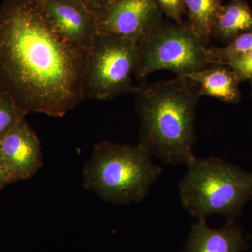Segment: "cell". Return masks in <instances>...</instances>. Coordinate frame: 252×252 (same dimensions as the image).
Wrapping results in <instances>:
<instances>
[{
	"label": "cell",
	"mask_w": 252,
	"mask_h": 252,
	"mask_svg": "<svg viewBox=\"0 0 252 252\" xmlns=\"http://www.w3.org/2000/svg\"><path fill=\"white\" fill-rule=\"evenodd\" d=\"M139 47L137 78L159 70L184 76L211 64L208 47L189 23L163 22Z\"/></svg>",
	"instance_id": "obj_6"
},
{
	"label": "cell",
	"mask_w": 252,
	"mask_h": 252,
	"mask_svg": "<svg viewBox=\"0 0 252 252\" xmlns=\"http://www.w3.org/2000/svg\"><path fill=\"white\" fill-rule=\"evenodd\" d=\"M136 107L141 144L152 157L170 165L195 160V123L200 97L198 86L184 76L137 86Z\"/></svg>",
	"instance_id": "obj_2"
},
{
	"label": "cell",
	"mask_w": 252,
	"mask_h": 252,
	"mask_svg": "<svg viewBox=\"0 0 252 252\" xmlns=\"http://www.w3.org/2000/svg\"><path fill=\"white\" fill-rule=\"evenodd\" d=\"M140 58L139 44L117 36L97 34L88 51L84 96L109 100L119 94L134 93Z\"/></svg>",
	"instance_id": "obj_5"
},
{
	"label": "cell",
	"mask_w": 252,
	"mask_h": 252,
	"mask_svg": "<svg viewBox=\"0 0 252 252\" xmlns=\"http://www.w3.org/2000/svg\"><path fill=\"white\" fill-rule=\"evenodd\" d=\"M9 184H11V182L5 165L4 158L1 152V144H0V192Z\"/></svg>",
	"instance_id": "obj_18"
},
{
	"label": "cell",
	"mask_w": 252,
	"mask_h": 252,
	"mask_svg": "<svg viewBox=\"0 0 252 252\" xmlns=\"http://www.w3.org/2000/svg\"><path fill=\"white\" fill-rule=\"evenodd\" d=\"M183 4L189 24L207 46L214 23L223 5L222 0H183Z\"/></svg>",
	"instance_id": "obj_13"
},
{
	"label": "cell",
	"mask_w": 252,
	"mask_h": 252,
	"mask_svg": "<svg viewBox=\"0 0 252 252\" xmlns=\"http://www.w3.org/2000/svg\"><path fill=\"white\" fill-rule=\"evenodd\" d=\"M93 11L97 34L139 45L164 22L165 16L157 0H97Z\"/></svg>",
	"instance_id": "obj_7"
},
{
	"label": "cell",
	"mask_w": 252,
	"mask_h": 252,
	"mask_svg": "<svg viewBox=\"0 0 252 252\" xmlns=\"http://www.w3.org/2000/svg\"><path fill=\"white\" fill-rule=\"evenodd\" d=\"M11 183L34 176L43 165L40 141L23 118L0 142Z\"/></svg>",
	"instance_id": "obj_9"
},
{
	"label": "cell",
	"mask_w": 252,
	"mask_h": 252,
	"mask_svg": "<svg viewBox=\"0 0 252 252\" xmlns=\"http://www.w3.org/2000/svg\"><path fill=\"white\" fill-rule=\"evenodd\" d=\"M248 247L243 228L235 220H227L219 229L209 227L206 220H197L180 252H241Z\"/></svg>",
	"instance_id": "obj_10"
},
{
	"label": "cell",
	"mask_w": 252,
	"mask_h": 252,
	"mask_svg": "<svg viewBox=\"0 0 252 252\" xmlns=\"http://www.w3.org/2000/svg\"><path fill=\"white\" fill-rule=\"evenodd\" d=\"M77 2L81 3V4L86 5L89 9L92 10L94 9L96 4H97V0H74Z\"/></svg>",
	"instance_id": "obj_19"
},
{
	"label": "cell",
	"mask_w": 252,
	"mask_h": 252,
	"mask_svg": "<svg viewBox=\"0 0 252 252\" xmlns=\"http://www.w3.org/2000/svg\"><path fill=\"white\" fill-rule=\"evenodd\" d=\"M141 144L99 142L83 169L84 188L106 202H141L162 173Z\"/></svg>",
	"instance_id": "obj_3"
},
{
	"label": "cell",
	"mask_w": 252,
	"mask_h": 252,
	"mask_svg": "<svg viewBox=\"0 0 252 252\" xmlns=\"http://www.w3.org/2000/svg\"><path fill=\"white\" fill-rule=\"evenodd\" d=\"M252 30V9L247 0H230L222 5L212 30L211 37L229 43Z\"/></svg>",
	"instance_id": "obj_12"
},
{
	"label": "cell",
	"mask_w": 252,
	"mask_h": 252,
	"mask_svg": "<svg viewBox=\"0 0 252 252\" xmlns=\"http://www.w3.org/2000/svg\"><path fill=\"white\" fill-rule=\"evenodd\" d=\"M250 83H251V89H252V81H250Z\"/></svg>",
	"instance_id": "obj_20"
},
{
	"label": "cell",
	"mask_w": 252,
	"mask_h": 252,
	"mask_svg": "<svg viewBox=\"0 0 252 252\" xmlns=\"http://www.w3.org/2000/svg\"><path fill=\"white\" fill-rule=\"evenodd\" d=\"M252 51V30L244 32L223 47H208L210 64H224Z\"/></svg>",
	"instance_id": "obj_14"
},
{
	"label": "cell",
	"mask_w": 252,
	"mask_h": 252,
	"mask_svg": "<svg viewBox=\"0 0 252 252\" xmlns=\"http://www.w3.org/2000/svg\"><path fill=\"white\" fill-rule=\"evenodd\" d=\"M50 26L66 40L89 51L97 35L94 11L74 0H37Z\"/></svg>",
	"instance_id": "obj_8"
},
{
	"label": "cell",
	"mask_w": 252,
	"mask_h": 252,
	"mask_svg": "<svg viewBox=\"0 0 252 252\" xmlns=\"http://www.w3.org/2000/svg\"><path fill=\"white\" fill-rule=\"evenodd\" d=\"M164 15L176 23H182L185 14L183 0H157Z\"/></svg>",
	"instance_id": "obj_17"
},
{
	"label": "cell",
	"mask_w": 252,
	"mask_h": 252,
	"mask_svg": "<svg viewBox=\"0 0 252 252\" xmlns=\"http://www.w3.org/2000/svg\"><path fill=\"white\" fill-rule=\"evenodd\" d=\"M88 51L52 29L37 0L0 9V91L25 114L62 117L85 98Z\"/></svg>",
	"instance_id": "obj_1"
},
{
	"label": "cell",
	"mask_w": 252,
	"mask_h": 252,
	"mask_svg": "<svg viewBox=\"0 0 252 252\" xmlns=\"http://www.w3.org/2000/svg\"><path fill=\"white\" fill-rule=\"evenodd\" d=\"M26 117L7 94L0 91V142L21 119Z\"/></svg>",
	"instance_id": "obj_15"
},
{
	"label": "cell",
	"mask_w": 252,
	"mask_h": 252,
	"mask_svg": "<svg viewBox=\"0 0 252 252\" xmlns=\"http://www.w3.org/2000/svg\"><path fill=\"white\" fill-rule=\"evenodd\" d=\"M179 185L184 208L197 220L220 215L235 220L252 200V172L217 157L195 158Z\"/></svg>",
	"instance_id": "obj_4"
},
{
	"label": "cell",
	"mask_w": 252,
	"mask_h": 252,
	"mask_svg": "<svg viewBox=\"0 0 252 252\" xmlns=\"http://www.w3.org/2000/svg\"><path fill=\"white\" fill-rule=\"evenodd\" d=\"M184 77L197 84L200 97L207 96L228 104H237L241 100L239 88L240 81L225 64H210Z\"/></svg>",
	"instance_id": "obj_11"
},
{
	"label": "cell",
	"mask_w": 252,
	"mask_h": 252,
	"mask_svg": "<svg viewBox=\"0 0 252 252\" xmlns=\"http://www.w3.org/2000/svg\"><path fill=\"white\" fill-rule=\"evenodd\" d=\"M238 77L239 80L252 81V51L224 63Z\"/></svg>",
	"instance_id": "obj_16"
}]
</instances>
